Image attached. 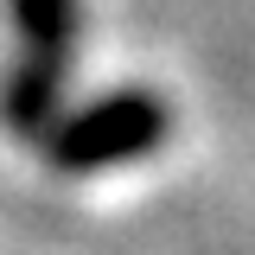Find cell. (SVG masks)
Masks as SVG:
<instances>
[{"label":"cell","mask_w":255,"mask_h":255,"mask_svg":"<svg viewBox=\"0 0 255 255\" xmlns=\"http://www.w3.org/2000/svg\"><path fill=\"white\" fill-rule=\"evenodd\" d=\"M13 13H19L32 58L6 83V122L19 134H38L64 90V64H70V38H77V0H13Z\"/></svg>","instance_id":"cell-1"},{"label":"cell","mask_w":255,"mask_h":255,"mask_svg":"<svg viewBox=\"0 0 255 255\" xmlns=\"http://www.w3.org/2000/svg\"><path fill=\"white\" fill-rule=\"evenodd\" d=\"M153 140H166V102L147 90H128L115 96V102H102V109H90L83 122H70L51 140V153H58V166H70V172H90V166H122V159L147 153Z\"/></svg>","instance_id":"cell-2"}]
</instances>
